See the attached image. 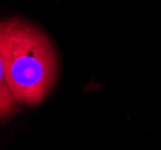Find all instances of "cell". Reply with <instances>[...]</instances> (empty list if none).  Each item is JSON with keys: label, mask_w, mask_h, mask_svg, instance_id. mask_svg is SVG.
<instances>
[{"label": "cell", "mask_w": 161, "mask_h": 150, "mask_svg": "<svg viewBox=\"0 0 161 150\" xmlns=\"http://www.w3.org/2000/svg\"><path fill=\"white\" fill-rule=\"evenodd\" d=\"M0 58L17 104L37 106L53 88L58 64L51 42L19 19L0 21Z\"/></svg>", "instance_id": "1"}, {"label": "cell", "mask_w": 161, "mask_h": 150, "mask_svg": "<svg viewBox=\"0 0 161 150\" xmlns=\"http://www.w3.org/2000/svg\"><path fill=\"white\" fill-rule=\"evenodd\" d=\"M17 112V102L8 88L5 78L4 66L0 58V121L7 120Z\"/></svg>", "instance_id": "2"}]
</instances>
